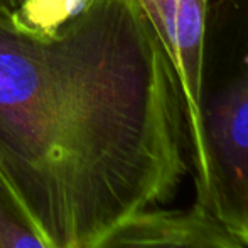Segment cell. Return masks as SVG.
I'll use <instances>...</instances> for the list:
<instances>
[{
	"label": "cell",
	"instance_id": "6da1fadb",
	"mask_svg": "<svg viewBox=\"0 0 248 248\" xmlns=\"http://www.w3.org/2000/svg\"><path fill=\"white\" fill-rule=\"evenodd\" d=\"M0 170L54 248L176 198L183 100L139 0H88L49 36L0 14Z\"/></svg>",
	"mask_w": 248,
	"mask_h": 248
},
{
	"label": "cell",
	"instance_id": "8992f818",
	"mask_svg": "<svg viewBox=\"0 0 248 248\" xmlns=\"http://www.w3.org/2000/svg\"><path fill=\"white\" fill-rule=\"evenodd\" d=\"M88 0H22L12 12L19 29L36 36H49L85 9Z\"/></svg>",
	"mask_w": 248,
	"mask_h": 248
},
{
	"label": "cell",
	"instance_id": "7a4b0ae2",
	"mask_svg": "<svg viewBox=\"0 0 248 248\" xmlns=\"http://www.w3.org/2000/svg\"><path fill=\"white\" fill-rule=\"evenodd\" d=\"M184 135L194 204L248 247V0H208Z\"/></svg>",
	"mask_w": 248,
	"mask_h": 248
},
{
	"label": "cell",
	"instance_id": "277c9868",
	"mask_svg": "<svg viewBox=\"0 0 248 248\" xmlns=\"http://www.w3.org/2000/svg\"><path fill=\"white\" fill-rule=\"evenodd\" d=\"M159 34L183 100V115L196 95L208 0H139Z\"/></svg>",
	"mask_w": 248,
	"mask_h": 248
},
{
	"label": "cell",
	"instance_id": "5b68a950",
	"mask_svg": "<svg viewBox=\"0 0 248 248\" xmlns=\"http://www.w3.org/2000/svg\"><path fill=\"white\" fill-rule=\"evenodd\" d=\"M0 248H54L0 170Z\"/></svg>",
	"mask_w": 248,
	"mask_h": 248
},
{
	"label": "cell",
	"instance_id": "ba28073f",
	"mask_svg": "<svg viewBox=\"0 0 248 248\" xmlns=\"http://www.w3.org/2000/svg\"><path fill=\"white\" fill-rule=\"evenodd\" d=\"M20 2H22V0H19V3H20Z\"/></svg>",
	"mask_w": 248,
	"mask_h": 248
},
{
	"label": "cell",
	"instance_id": "3957f363",
	"mask_svg": "<svg viewBox=\"0 0 248 248\" xmlns=\"http://www.w3.org/2000/svg\"><path fill=\"white\" fill-rule=\"evenodd\" d=\"M90 248H248L208 213L147 208L132 213L103 233Z\"/></svg>",
	"mask_w": 248,
	"mask_h": 248
},
{
	"label": "cell",
	"instance_id": "52a82bcc",
	"mask_svg": "<svg viewBox=\"0 0 248 248\" xmlns=\"http://www.w3.org/2000/svg\"><path fill=\"white\" fill-rule=\"evenodd\" d=\"M17 5L19 0H0V14H12Z\"/></svg>",
	"mask_w": 248,
	"mask_h": 248
}]
</instances>
